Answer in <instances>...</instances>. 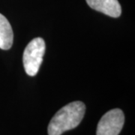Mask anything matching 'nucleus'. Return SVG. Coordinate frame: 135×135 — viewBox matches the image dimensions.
Wrapping results in <instances>:
<instances>
[{
	"label": "nucleus",
	"mask_w": 135,
	"mask_h": 135,
	"mask_svg": "<svg viewBox=\"0 0 135 135\" xmlns=\"http://www.w3.org/2000/svg\"><path fill=\"white\" fill-rule=\"evenodd\" d=\"M125 122V116L120 109L108 111L101 117L97 126L96 135H119Z\"/></svg>",
	"instance_id": "obj_3"
},
{
	"label": "nucleus",
	"mask_w": 135,
	"mask_h": 135,
	"mask_svg": "<svg viewBox=\"0 0 135 135\" xmlns=\"http://www.w3.org/2000/svg\"><path fill=\"white\" fill-rule=\"evenodd\" d=\"M14 41L11 26L4 15L0 14V48L9 50Z\"/></svg>",
	"instance_id": "obj_5"
},
{
	"label": "nucleus",
	"mask_w": 135,
	"mask_h": 135,
	"mask_svg": "<svg viewBox=\"0 0 135 135\" xmlns=\"http://www.w3.org/2000/svg\"><path fill=\"white\" fill-rule=\"evenodd\" d=\"M86 106L81 101L68 104L54 115L49 123V135H61L66 131L71 130L79 126L85 114Z\"/></svg>",
	"instance_id": "obj_1"
},
{
	"label": "nucleus",
	"mask_w": 135,
	"mask_h": 135,
	"mask_svg": "<svg viewBox=\"0 0 135 135\" xmlns=\"http://www.w3.org/2000/svg\"><path fill=\"white\" fill-rule=\"evenodd\" d=\"M45 53V42L41 38L32 39L23 52V62L26 74L33 77L38 72Z\"/></svg>",
	"instance_id": "obj_2"
},
{
	"label": "nucleus",
	"mask_w": 135,
	"mask_h": 135,
	"mask_svg": "<svg viewBox=\"0 0 135 135\" xmlns=\"http://www.w3.org/2000/svg\"><path fill=\"white\" fill-rule=\"evenodd\" d=\"M86 2L92 9L112 17H119L122 13L118 0H86Z\"/></svg>",
	"instance_id": "obj_4"
}]
</instances>
